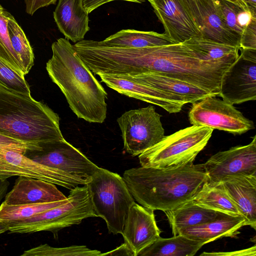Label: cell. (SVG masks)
<instances>
[{
	"instance_id": "obj_1",
	"label": "cell",
	"mask_w": 256,
	"mask_h": 256,
	"mask_svg": "<svg viewBox=\"0 0 256 256\" xmlns=\"http://www.w3.org/2000/svg\"><path fill=\"white\" fill-rule=\"evenodd\" d=\"M236 60H202L184 44L122 48L110 46L100 42L95 50L94 62L96 73L134 75L156 72L194 85L218 96L222 76Z\"/></svg>"
},
{
	"instance_id": "obj_2",
	"label": "cell",
	"mask_w": 256,
	"mask_h": 256,
	"mask_svg": "<svg viewBox=\"0 0 256 256\" xmlns=\"http://www.w3.org/2000/svg\"><path fill=\"white\" fill-rule=\"evenodd\" d=\"M52 55L46 64L52 80L64 94L78 118L102 123L106 117L107 92L76 54L73 45L60 38L52 45Z\"/></svg>"
},
{
	"instance_id": "obj_3",
	"label": "cell",
	"mask_w": 256,
	"mask_h": 256,
	"mask_svg": "<svg viewBox=\"0 0 256 256\" xmlns=\"http://www.w3.org/2000/svg\"><path fill=\"white\" fill-rule=\"evenodd\" d=\"M122 178L138 204L164 212L190 200L207 181L203 164L167 170L141 166L126 170Z\"/></svg>"
},
{
	"instance_id": "obj_4",
	"label": "cell",
	"mask_w": 256,
	"mask_h": 256,
	"mask_svg": "<svg viewBox=\"0 0 256 256\" xmlns=\"http://www.w3.org/2000/svg\"><path fill=\"white\" fill-rule=\"evenodd\" d=\"M0 132L40 146L64 140L60 118L30 95L0 89Z\"/></svg>"
},
{
	"instance_id": "obj_5",
	"label": "cell",
	"mask_w": 256,
	"mask_h": 256,
	"mask_svg": "<svg viewBox=\"0 0 256 256\" xmlns=\"http://www.w3.org/2000/svg\"><path fill=\"white\" fill-rule=\"evenodd\" d=\"M86 186L96 216L104 220L110 233L122 234L135 202L123 178L100 168Z\"/></svg>"
},
{
	"instance_id": "obj_6",
	"label": "cell",
	"mask_w": 256,
	"mask_h": 256,
	"mask_svg": "<svg viewBox=\"0 0 256 256\" xmlns=\"http://www.w3.org/2000/svg\"><path fill=\"white\" fill-rule=\"evenodd\" d=\"M214 129L192 126L165 136L158 144L138 155L141 166L167 170L191 165L205 148Z\"/></svg>"
},
{
	"instance_id": "obj_7",
	"label": "cell",
	"mask_w": 256,
	"mask_h": 256,
	"mask_svg": "<svg viewBox=\"0 0 256 256\" xmlns=\"http://www.w3.org/2000/svg\"><path fill=\"white\" fill-rule=\"evenodd\" d=\"M68 200L32 217L8 224L10 233L30 234L42 231L52 232L80 224L90 217H96L86 185L71 190Z\"/></svg>"
},
{
	"instance_id": "obj_8",
	"label": "cell",
	"mask_w": 256,
	"mask_h": 256,
	"mask_svg": "<svg viewBox=\"0 0 256 256\" xmlns=\"http://www.w3.org/2000/svg\"><path fill=\"white\" fill-rule=\"evenodd\" d=\"M154 106L126 112L117 119L125 150L138 156L165 136L160 118Z\"/></svg>"
},
{
	"instance_id": "obj_9",
	"label": "cell",
	"mask_w": 256,
	"mask_h": 256,
	"mask_svg": "<svg viewBox=\"0 0 256 256\" xmlns=\"http://www.w3.org/2000/svg\"><path fill=\"white\" fill-rule=\"evenodd\" d=\"M40 146V149L28 151L24 154L68 176L80 185H86L100 168L65 139Z\"/></svg>"
},
{
	"instance_id": "obj_10",
	"label": "cell",
	"mask_w": 256,
	"mask_h": 256,
	"mask_svg": "<svg viewBox=\"0 0 256 256\" xmlns=\"http://www.w3.org/2000/svg\"><path fill=\"white\" fill-rule=\"evenodd\" d=\"M188 118L192 125L207 126L234 134H242L254 128L253 122L233 104L214 95L208 96L192 103Z\"/></svg>"
},
{
	"instance_id": "obj_11",
	"label": "cell",
	"mask_w": 256,
	"mask_h": 256,
	"mask_svg": "<svg viewBox=\"0 0 256 256\" xmlns=\"http://www.w3.org/2000/svg\"><path fill=\"white\" fill-rule=\"evenodd\" d=\"M218 96L232 104L256 99V54L240 50L236 60L222 78Z\"/></svg>"
},
{
	"instance_id": "obj_12",
	"label": "cell",
	"mask_w": 256,
	"mask_h": 256,
	"mask_svg": "<svg viewBox=\"0 0 256 256\" xmlns=\"http://www.w3.org/2000/svg\"><path fill=\"white\" fill-rule=\"evenodd\" d=\"M204 164L207 182L216 184L226 177L246 174L256 176V136L244 146L219 152Z\"/></svg>"
},
{
	"instance_id": "obj_13",
	"label": "cell",
	"mask_w": 256,
	"mask_h": 256,
	"mask_svg": "<svg viewBox=\"0 0 256 256\" xmlns=\"http://www.w3.org/2000/svg\"><path fill=\"white\" fill-rule=\"evenodd\" d=\"M24 176L38 178L70 190L80 185L68 176L39 164L19 152L0 148V178Z\"/></svg>"
},
{
	"instance_id": "obj_14",
	"label": "cell",
	"mask_w": 256,
	"mask_h": 256,
	"mask_svg": "<svg viewBox=\"0 0 256 256\" xmlns=\"http://www.w3.org/2000/svg\"><path fill=\"white\" fill-rule=\"evenodd\" d=\"M202 34V38L240 48V36L228 28L214 0H180Z\"/></svg>"
},
{
	"instance_id": "obj_15",
	"label": "cell",
	"mask_w": 256,
	"mask_h": 256,
	"mask_svg": "<svg viewBox=\"0 0 256 256\" xmlns=\"http://www.w3.org/2000/svg\"><path fill=\"white\" fill-rule=\"evenodd\" d=\"M97 75L108 86L118 93L160 106L170 114L180 112L186 104L180 96L118 75Z\"/></svg>"
},
{
	"instance_id": "obj_16",
	"label": "cell",
	"mask_w": 256,
	"mask_h": 256,
	"mask_svg": "<svg viewBox=\"0 0 256 256\" xmlns=\"http://www.w3.org/2000/svg\"><path fill=\"white\" fill-rule=\"evenodd\" d=\"M174 44H182L202 34L180 0H148Z\"/></svg>"
},
{
	"instance_id": "obj_17",
	"label": "cell",
	"mask_w": 256,
	"mask_h": 256,
	"mask_svg": "<svg viewBox=\"0 0 256 256\" xmlns=\"http://www.w3.org/2000/svg\"><path fill=\"white\" fill-rule=\"evenodd\" d=\"M154 212L136 202L130 208L122 234L134 256L160 236Z\"/></svg>"
},
{
	"instance_id": "obj_18",
	"label": "cell",
	"mask_w": 256,
	"mask_h": 256,
	"mask_svg": "<svg viewBox=\"0 0 256 256\" xmlns=\"http://www.w3.org/2000/svg\"><path fill=\"white\" fill-rule=\"evenodd\" d=\"M67 198L54 184L31 177L18 176L4 202L8 204L47 203Z\"/></svg>"
},
{
	"instance_id": "obj_19",
	"label": "cell",
	"mask_w": 256,
	"mask_h": 256,
	"mask_svg": "<svg viewBox=\"0 0 256 256\" xmlns=\"http://www.w3.org/2000/svg\"><path fill=\"white\" fill-rule=\"evenodd\" d=\"M235 204L246 226L256 228V176H228L218 182Z\"/></svg>"
},
{
	"instance_id": "obj_20",
	"label": "cell",
	"mask_w": 256,
	"mask_h": 256,
	"mask_svg": "<svg viewBox=\"0 0 256 256\" xmlns=\"http://www.w3.org/2000/svg\"><path fill=\"white\" fill-rule=\"evenodd\" d=\"M84 0H58L54 18L66 38L76 43L84 40L90 28Z\"/></svg>"
},
{
	"instance_id": "obj_21",
	"label": "cell",
	"mask_w": 256,
	"mask_h": 256,
	"mask_svg": "<svg viewBox=\"0 0 256 256\" xmlns=\"http://www.w3.org/2000/svg\"><path fill=\"white\" fill-rule=\"evenodd\" d=\"M118 76L176 95L182 98L186 104L194 103L209 95L218 96L194 85L156 72Z\"/></svg>"
},
{
	"instance_id": "obj_22",
	"label": "cell",
	"mask_w": 256,
	"mask_h": 256,
	"mask_svg": "<svg viewBox=\"0 0 256 256\" xmlns=\"http://www.w3.org/2000/svg\"><path fill=\"white\" fill-rule=\"evenodd\" d=\"M244 226L246 220L242 216L222 214L215 220L182 230L178 234L205 244L222 238H235Z\"/></svg>"
},
{
	"instance_id": "obj_23",
	"label": "cell",
	"mask_w": 256,
	"mask_h": 256,
	"mask_svg": "<svg viewBox=\"0 0 256 256\" xmlns=\"http://www.w3.org/2000/svg\"><path fill=\"white\" fill-rule=\"evenodd\" d=\"M164 212L174 236L178 235L182 230L215 220L222 214L201 207L191 200Z\"/></svg>"
},
{
	"instance_id": "obj_24",
	"label": "cell",
	"mask_w": 256,
	"mask_h": 256,
	"mask_svg": "<svg viewBox=\"0 0 256 256\" xmlns=\"http://www.w3.org/2000/svg\"><path fill=\"white\" fill-rule=\"evenodd\" d=\"M102 42L106 46L122 48H144L174 44L165 33L122 30Z\"/></svg>"
},
{
	"instance_id": "obj_25",
	"label": "cell",
	"mask_w": 256,
	"mask_h": 256,
	"mask_svg": "<svg viewBox=\"0 0 256 256\" xmlns=\"http://www.w3.org/2000/svg\"><path fill=\"white\" fill-rule=\"evenodd\" d=\"M204 244L178 234L170 238H158L137 256H192Z\"/></svg>"
},
{
	"instance_id": "obj_26",
	"label": "cell",
	"mask_w": 256,
	"mask_h": 256,
	"mask_svg": "<svg viewBox=\"0 0 256 256\" xmlns=\"http://www.w3.org/2000/svg\"><path fill=\"white\" fill-rule=\"evenodd\" d=\"M198 206L226 215L242 216L237 207L218 183L207 181L191 200Z\"/></svg>"
},
{
	"instance_id": "obj_27",
	"label": "cell",
	"mask_w": 256,
	"mask_h": 256,
	"mask_svg": "<svg viewBox=\"0 0 256 256\" xmlns=\"http://www.w3.org/2000/svg\"><path fill=\"white\" fill-rule=\"evenodd\" d=\"M184 44L201 60L208 62L236 60L240 48L200 38H192Z\"/></svg>"
},
{
	"instance_id": "obj_28",
	"label": "cell",
	"mask_w": 256,
	"mask_h": 256,
	"mask_svg": "<svg viewBox=\"0 0 256 256\" xmlns=\"http://www.w3.org/2000/svg\"><path fill=\"white\" fill-rule=\"evenodd\" d=\"M223 22L231 30L241 36L244 28L254 16L250 11L228 0H214Z\"/></svg>"
},
{
	"instance_id": "obj_29",
	"label": "cell",
	"mask_w": 256,
	"mask_h": 256,
	"mask_svg": "<svg viewBox=\"0 0 256 256\" xmlns=\"http://www.w3.org/2000/svg\"><path fill=\"white\" fill-rule=\"evenodd\" d=\"M66 200L47 203L8 204L4 202L0 205V222L8 224L32 217L44 211L66 202Z\"/></svg>"
},
{
	"instance_id": "obj_30",
	"label": "cell",
	"mask_w": 256,
	"mask_h": 256,
	"mask_svg": "<svg viewBox=\"0 0 256 256\" xmlns=\"http://www.w3.org/2000/svg\"><path fill=\"white\" fill-rule=\"evenodd\" d=\"M7 27L12 46L20 62L26 75L29 72L34 64L32 48L24 32L12 15L8 20Z\"/></svg>"
},
{
	"instance_id": "obj_31",
	"label": "cell",
	"mask_w": 256,
	"mask_h": 256,
	"mask_svg": "<svg viewBox=\"0 0 256 256\" xmlns=\"http://www.w3.org/2000/svg\"><path fill=\"white\" fill-rule=\"evenodd\" d=\"M11 14L0 5V59L19 74L25 76L22 65L10 42L8 22Z\"/></svg>"
},
{
	"instance_id": "obj_32",
	"label": "cell",
	"mask_w": 256,
	"mask_h": 256,
	"mask_svg": "<svg viewBox=\"0 0 256 256\" xmlns=\"http://www.w3.org/2000/svg\"><path fill=\"white\" fill-rule=\"evenodd\" d=\"M101 254L100 251L84 246L54 248L44 244L25 250L21 256H100Z\"/></svg>"
},
{
	"instance_id": "obj_33",
	"label": "cell",
	"mask_w": 256,
	"mask_h": 256,
	"mask_svg": "<svg viewBox=\"0 0 256 256\" xmlns=\"http://www.w3.org/2000/svg\"><path fill=\"white\" fill-rule=\"evenodd\" d=\"M0 89L30 95V86L22 75L0 59Z\"/></svg>"
},
{
	"instance_id": "obj_34",
	"label": "cell",
	"mask_w": 256,
	"mask_h": 256,
	"mask_svg": "<svg viewBox=\"0 0 256 256\" xmlns=\"http://www.w3.org/2000/svg\"><path fill=\"white\" fill-rule=\"evenodd\" d=\"M0 148L10 149L24 154L28 151L40 150L41 146L26 142L0 132Z\"/></svg>"
},
{
	"instance_id": "obj_35",
	"label": "cell",
	"mask_w": 256,
	"mask_h": 256,
	"mask_svg": "<svg viewBox=\"0 0 256 256\" xmlns=\"http://www.w3.org/2000/svg\"><path fill=\"white\" fill-rule=\"evenodd\" d=\"M242 49L256 50V17H252L244 28L240 42Z\"/></svg>"
},
{
	"instance_id": "obj_36",
	"label": "cell",
	"mask_w": 256,
	"mask_h": 256,
	"mask_svg": "<svg viewBox=\"0 0 256 256\" xmlns=\"http://www.w3.org/2000/svg\"><path fill=\"white\" fill-rule=\"evenodd\" d=\"M57 0H24L27 14L33 15L38 9L55 4Z\"/></svg>"
},
{
	"instance_id": "obj_37",
	"label": "cell",
	"mask_w": 256,
	"mask_h": 256,
	"mask_svg": "<svg viewBox=\"0 0 256 256\" xmlns=\"http://www.w3.org/2000/svg\"><path fill=\"white\" fill-rule=\"evenodd\" d=\"M200 256H255L256 255V246L254 244V246L244 250H239L231 252H204L200 254Z\"/></svg>"
},
{
	"instance_id": "obj_38",
	"label": "cell",
	"mask_w": 256,
	"mask_h": 256,
	"mask_svg": "<svg viewBox=\"0 0 256 256\" xmlns=\"http://www.w3.org/2000/svg\"><path fill=\"white\" fill-rule=\"evenodd\" d=\"M114 0H123L140 4L148 0H84V6L87 12L90 13L100 6Z\"/></svg>"
},
{
	"instance_id": "obj_39",
	"label": "cell",
	"mask_w": 256,
	"mask_h": 256,
	"mask_svg": "<svg viewBox=\"0 0 256 256\" xmlns=\"http://www.w3.org/2000/svg\"><path fill=\"white\" fill-rule=\"evenodd\" d=\"M106 255L134 256L132 250L124 242L112 251L101 254L100 256Z\"/></svg>"
},
{
	"instance_id": "obj_40",
	"label": "cell",
	"mask_w": 256,
	"mask_h": 256,
	"mask_svg": "<svg viewBox=\"0 0 256 256\" xmlns=\"http://www.w3.org/2000/svg\"><path fill=\"white\" fill-rule=\"evenodd\" d=\"M10 182L7 179L0 178V202L5 197Z\"/></svg>"
},
{
	"instance_id": "obj_41",
	"label": "cell",
	"mask_w": 256,
	"mask_h": 256,
	"mask_svg": "<svg viewBox=\"0 0 256 256\" xmlns=\"http://www.w3.org/2000/svg\"><path fill=\"white\" fill-rule=\"evenodd\" d=\"M247 6L248 10L254 16H256V0H240Z\"/></svg>"
},
{
	"instance_id": "obj_42",
	"label": "cell",
	"mask_w": 256,
	"mask_h": 256,
	"mask_svg": "<svg viewBox=\"0 0 256 256\" xmlns=\"http://www.w3.org/2000/svg\"><path fill=\"white\" fill-rule=\"evenodd\" d=\"M8 226L6 224L0 222V234H2L8 231Z\"/></svg>"
},
{
	"instance_id": "obj_43",
	"label": "cell",
	"mask_w": 256,
	"mask_h": 256,
	"mask_svg": "<svg viewBox=\"0 0 256 256\" xmlns=\"http://www.w3.org/2000/svg\"><path fill=\"white\" fill-rule=\"evenodd\" d=\"M229 0L230 2H233L234 3H236V4H238V5H240V6H242L244 8H246V9L248 10V8H247V6H246V5L242 1H241L240 0Z\"/></svg>"
}]
</instances>
